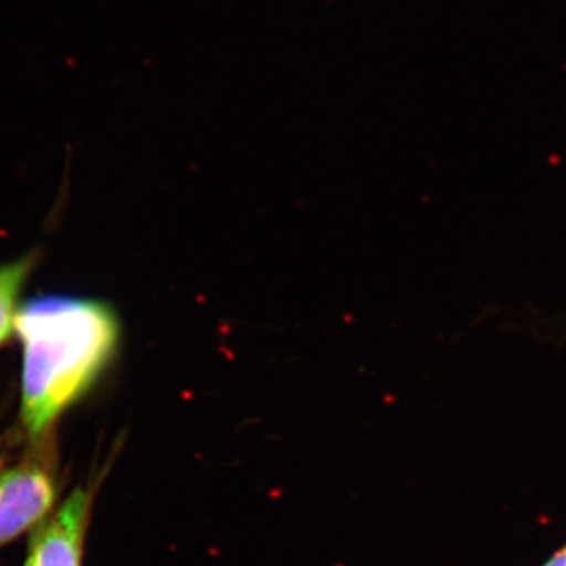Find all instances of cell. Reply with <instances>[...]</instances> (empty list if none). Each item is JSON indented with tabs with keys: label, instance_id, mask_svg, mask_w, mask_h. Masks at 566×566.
Masks as SVG:
<instances>
[{
	"label": "cell",
	"instance_id": "obj_1",
	"mask_svg": "<svg viewBox=\"0 0 566 566\" xmlns=\"http://www.w3.org/2000/svg\"><path fill=\"white\" fill-rule=\"evenodd\" d=\"M14 333L22 344L21 419L36 438L98 381L120 326L99 301L43 296L21 305Z\"/></svg>",
	"mask_w": 566,
	"mask_h": 566
},
{
	"label": "cell",
	"instance_id": "obj_2",
	"mask_svg": "<svg viewBox=\"0 0 566 566\" xmlns=\"http://www.w3.org/2000/svg\"><path fill=\"white\" fill-rule=\"evenodd\" d=\"M54 479L40 463L0 472V546L35 526L55 502Z\"/></svg>",
	"mask_w": 566,
	"mask_h": 566
},
{
	"label": "cell",
	"instance_id": "obj_3",
	"mask_svg": "<svg viewBox=\"0 0 566 566\" xmlns=\"http://www.w3.org/2000/svg\"><path fill=\"white\" fill-rule=\"evenodd\" d=\"M91 505L87 490H74L33 536L25 566H82Z\"/></svg>",
	"mask_w": 566,
	"mask_h": 566
},
{
	"label": "cell",
	"instance_id": "obj_4",
	"mask_svg": "<svg viewBox=\"0 0 566 566\" xmlns=\"http://www.w3.org/2000/svg\"><path fill=\"white\" fill-rule=\"evenodd\" d=\"M33 264H35L33 256L0 264V346L6 344L14 333V324L20 311L18 300Z\"/></svg>",
	"mask_w": 566,
	"mask_h": 566
},
{
	"label": "cell",
	"instance_id": "obj_5",
	"mask_svg": "<svg viewBox=\"0 0 566 566\" xmlns=\"http://www.w3.org/2000/svg\"><path fill=\"white\" fill-rule=\"evenodd\" d=\"M545 566H566V547L560 553H557V556L551 558Z\"/></svg>",
	"mask_w": 566,
	"mask_h": 566
},
{
	"label": "cell",
	"instance_id": "obj_6",
	"mask_svg": "<svg viewBox=\"0 0 566 566\" xmlns=\"http://www.w3.org/2000/svg\"><path fill=\"white\" fill-rule=\"evenodd\" d=\"M0 464H2V455H0Z\"/></svg>",
	"mask_w": 566,
	"mask_h": 566
}]
</instances>
